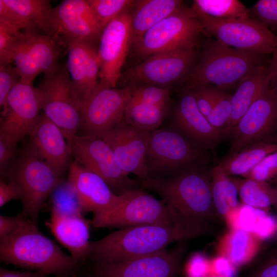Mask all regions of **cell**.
Listing matches in <instances>:
<instances>
[{"label":"cell","mask_w":277,"mask_h":277,"mask_svg":"<svg viewBox=\"0 0 277 277\" xmlns=\"http://www.w3.org/2000/svg\"><path fill=\"white\" fill-rule=\"evenodd\" d=\"M210 224L189 216L168 224L144 225L121 228L90 242L87 260L109 263L157 253L174 242L208 234Z\"/></svg>","instance_id":"cell-1"},{"label":"cell","mask_w":277,"mask_h":277,"mask_svg":"<svg viewBox=\"0 0 277 277\" xmlns=\"http://www.w3.org/2000/svg\"><path fill=\"white\" fill-rule=\"evenodd\" d=\"M0 260L56 277H75L84 263L63 251L39 230L37 223L23 216L16 230L0 240Z\"/></svg>","instance_id":"cell-2"},{"label":"cell","mask_w":277,"mask_h":277,"mask_svg":"<svg viewBox=\"0 0 277 277\" xmlns=\"http://www.w3.org/2000/svg\"><path fill=\"white\" fill-rule=\"evenodd\" d=\"M203 44L187 80V86L211 85L227 90L255 68L268 63L267 55L235 49L215 39Z\"/></svg>","instance_id":"cell-3"},{"label":"cell","mask_w":277,"mask_h":277,"mask_svg":"<svg viewBox=\"0 0 277 277\" xmlns=\"http://www.w3.org/2000/svg\"><path fill=\"white\" fill-rule=\"evenodd\" d=\"M140 181L141 188L157 193L168 204L189 216L209 224L219 217L212 201L210 171L203 165L166 179Z\"/></svg>","instance_id":"cell-4"},{"label":"cell","mask_w":277,"mask_h":277,"mask_svg":"<svg viewBox=\"0 0 277 277\" xmlns=\"http://www.w3.org/2000/svg\"><path fill=\"white\" fill-rule=\"evenodd\" d=\"M147 179H166L203 165L205 150L177 130L160 128L147 132Z\"/></svg>","instance_id":"cell-5"},{"label":"cell","mask_w":277,"mask_h":277,"mask_svg":"<svg viewBox=\"0 0 277 277\" xmlns=\"http://www.w3.org/2000/svg\"><path fill=\"white\" fill-rule=\"evenodd\" d=\"M6 173L19 192L22 215L37 223L47 199L61 183V176L38 157L30 144Z\"/></svg>","instance_id":"cell-6"},{"label":"cell","mask_w":277,"mask_h":277,"mask_svg":"<svg viewBox=\"0 0 277 277\" xmlns=\"http://www.w3.org/2000/svg\"><path fill=\"white\" fill-rule=\"evenodd\" d=\"M119 203L109 211L92 217L96 228L129 227L152 224H168L186 216L168 204L138 188L121 195Z\"/></svg>","instance_id":"cell-7"},{"label":"cell","mask_w":277,"mask_h":277,"mask_svg":"<svg viewBox=\"0 0 277 277\" xmlns=\"http://www.w3.org/2000/svg\"><path fill=\"white\" fill-rule=\"evenodd\" d=\"M203 27L191 8L183 5L172 14L151 27L132 45L137 56L196 48Z\"/></svg>","instance_id":"cell-8"},{"label":"cell","mask_w":277,"mask_h":277,"mask_svg":"<svg viewBox=\"0 0 277 277\" xmlns=\"http://www.w3.org/2000/svg\"><path fill=\"white\" fill-rule=\"evenodd\" d=\"M195 48L161 52L151 55L123 72L122 87L155 85L170 89L187 80L197 59Z\"/></svg>","instance_id":"cell-9"},{"label":"cell","mask_w":277,"mask_h":277,"mask_svg":"<svg viewBox=\"0 0 277 277\" xmlns=\"http://www.w3.org/2000/svg\"><path fill=\"white\" fill-rule=\"evenodd\" d=\"M44 114L62 131L66 138L76 134L81 118V102L67 69L58 65L46 74L38 87Z\"/></svg>","instance_id":"cell-10"},{"label":"cell","mask_w":277,"mask_h":277,"mask_svg":"<svg viewBox=\"0 0 277 277\" xmlns=\"http://www.w3.org/2000/svg\"><path fill=\"white\" fill-rule=\"evenodd\" d=\"M194 13L204 33L224 45L266 55L277 51V35L255 19H221Z\"/></svg>","instance_id":"cell-11"},{"label":"cell","mask_w":277,"mask_h":277,"mask_svg":"<svg viewBox=\"0 0 277 277\" xmlns=\"http://www.w3.org/2000/svg\"><path fill=\"white\" fill-rule=\"evenodd\" d=\"M67 141L74 160L101 176L116 194L140 188V180H132L123 172L103 138L76 134Z\"/></svg>","instance_id":"cell-12"},{"label":"cell","mask_w":277,"mask_h":277,"mask_svg":"<svg viewBox=\"0 0 277 277\" xmlns=\"http://www.w3.org/2000/svg\"><path fill=\"white\" fill-rule=\"evenodd\" d=\"M131 94L130 87L109 88L98 84L82 104L81 134L103 138L123 120Z\"/></svg>","instance_id":"cell-13"},{"label":"cell","mask_w":277,"mask_h":277,"mask_svg":"<svg viewBox=\"0 0 277 277\" xmlns=\"http://www.w3.org/2000/svg\"><path fill=\"white\" fill-rule=\"evenodd\" d=\"M131 10L120 15L103 29L97 47L99 85L115 88L132 45Z\"/></svg>","instance_id":"cell-14"},{"label":"cell","mask_w":277,"mask_h":277,"mask_svg":"<svg viewBox=\"0 0 277 277\" xmlns=\"http://www.w3.org/2000/svg\"><path fill=\"white\" fill-rule=\"evenodd\" d=\"M62 46L53 35L23 31L12 51V61L21 81L33 83L39 74L55 70Z\"/></svg>","instance_id":"cell-15"},{"label":"cell","mask_w":277,"mask_h":277,"mask_svg":"<svg viewBox=\"0 0 277 277\" xmlns=\"http://www.w3.org/2000/svg\"><path fill=\"white\" fill-rule=\"evenodd\" d=\"M52 35L63 46L80 41L98 43L103 30L87 0H65L52 9Z\"/></svg>","instance_id":"cell-16"},{"label":"cell","mask_w":277,"mask_h":277,"mask_svg":"<svg viewBox=\"0 0 277 277\" xmlns=\"http://www.w3.org/2000/svg\"><path fill=\"white\" fill-rule=\"evenodd\" d=\"M183 241L174 247L152 255L109 263H94L95 277H176L187 245Z\"/></svg>","instance_id":"cell-17"},{"label":"cell","mask_w":277,"mask_h":277,"mask_svg":"<svg viewBox=\"0 0 277 277\" xmlns=\"http://www.w3.org/2000/svg\"><path fill=\"white\" fill-rule=\"evenodd\" d=\"M276 130L277 96L271 86L251 105L239 121L227 156L237 153L250 144L272 141Z\"/></svg>","instance_id":"cell-18"},{"label":"cell","mask_w":277,"mask_h":277,"mask_svg":"<svg viewBox=\"0 0 277 277\" xmlns=\"http://www.w3.org/2000/svg\"><path fill=\"white\" fill-rule=\"evenodd\" d=\"M42 109L41 94L33 83L20 82L8 95L6 111L1 113L0 131L16 144L29 135Z\"/></svg>","instance_id":"cell-19"},{"label":"cell","mask_w":277,"mask_h":277,"mask_svg":"<svg viewBox=\"0 0 277 277\" xmlns=\"http://www.w3.org/2000/svg\"><path fill=\"white\" fill-rule=\"evenodd\" d=\"M67 183L76 195L83 213L92 212L93 216L109 211L121 200V195L114 193L101 176L75 160L69 164Z\"/></svg>","instance_id":"cell-20"},{"label":"cell","mask_w":277,"mask_h":277,"mask_svg":"<svg viewBox=\"0 0 277 277\" xmlns=\"http://www.w3.org/2000/svg\"><path fill=\"white\" fill-rule=\"evenodd\" d=\"M103 139L125 174H134L140 180L147 179V132L135 128L123 120Z\"/></svg>","instance_id":"cell-21"},{"label":"cell","mask_w":277,"mask_h":277,"mask_svg":"<svg viewBox=\"0 0 277 277\" xmlns=\"http://www.w3.org/2000/svg\"><path fill=\"white\" fill-rule=\"evenodd\" d=\"M170 127L177 130L204 150H214L222 137L200 110L191 88L186 87L173 112Z\"/></svg>","instance_id":"cell-22"},{"label":"cell","mask_w":277,"mask_h":277,"mask_svg":"<svg viewBox=\"0 0 277 277\" xmlns=\"http://www.w3.org/2000/svg\"><path fill=\"white\" fill-rule=\"evenodd\" d=\"M66 67L81 104L99 84L100 65L96 44L80 41L67 47Z\"/></svg>","instance_id":"cell-23"},{"label":"cell","mask_w":277,"mask_h":277,"mask_svg":"<svg viewBox=\"0 0 277 277\" xmlns=\"http://www.w3.org/2000/svg\"><path fill=\"white\" fill-rule=\"evenodd\" d=\"M29 136V144L38 157L62 176L70 153L67 139L61 129L42 113Z\"/></svg>","instance_id":"cell-24"},{"label":"cell","mask_w":277,"mask_h":277,"mask_svg":"<svg viewBox=\"0 0 277 277\" xmlns=\"http://www.w3.org/2000/svg\"><path fill=\"white\" fill-rule=\"evenodd\" d=\"M46 225L71 256L83 263L87 261L90 229L83 214L65 213L52 207Z\"/></svg>","instance_id":"cell-25"},{"label":"cell","mask_w":277,"mask_h":277,"mask_svg":"<svg viewBox=\"0 0 277 277\" xmlns=\"http://www.w3.org/2000/svg\"><path fill=\"white\" fill-rule=\"evenodd\" d=\"M273 73L270 62L251 71L238 83L232 95L231 117L222 131L223 136L233 135L240 118L262 95L271 86Z\"/></svg>","instance_id":"cell-26"},{"label":"cell","mask_w":277,"mask_h":277,"mask_svg":"<svg viewBox=\"0 0 277 277\" xmlns=\"http://www.w3.org/2000/svg\"><path fill=\"white\" fill-rule=\"evenodd\" d=\"M261 238L253 232L231 228L216 244L218 255L227 259L233 267L243 266L251 262L260 249Z\"/></svg>","instance_id":"cell-27"},{"label":"cell","mask_w":277,"mask_h":277,"mask_svg":"<svg viewBox=\"0 0 277 277\" xmlns=\"http://www.w3.org/2000/svg\"><path fill=\"white\" fill-rule=\"evenodd\" d=\"M183 5V1L181 0L135 1L130 12L132 44L149 29Z\"/></svg>","instance_id":"cell-28"},{"label":"cell","mask_w":277,"mask_h":277,"mask_svg":"<svg viewBox=\"0 0 277 277\" xmlns=\"http://www.w3.org/2000/svg\"><path fill=\"white\" fill-rule=\"evenodd\" d=\"M277 151V144L265 141L250 144L223 160L218 165L229 176H244L266 156Z\"/></svg>","instance_id":"cell-29"},{"label":"cell","mask_w":277,"mask_h":277,"mask_svg":"<svg viewBox=\"0 0 277 277\" xmlns=\"http://www.w3.org/2000/svg\"><path fill=\"white\" fill-rule=\"evenodd\" d=\"M213 205L219 217L226 219L240 205L236 186L231 176L226 175L219 166L210 171Z\"/></svg>","instance_id":"cell-30"},{"label":"cell","mask_w":277,"mask_h":277,"mask_svg":"<svg viewBox=\"0 0 277 277\" xmlns=\"http://www.w3.org/2000/svg\"><path fill=\"white\" fill-rule=\"evenodd\" d=\"M169 107L144 103L130 98L125 108L123 120L135 128L148 132L160 128L168 113Z\"/></svg>","instance_id":"cell-31"},{"label":"cell","mask_w":277,"mask_h":277,"mask_svg":"<svg viewBox=\"0 0 277 277\" xmlns=\"http://www.w3.org/2000/svg\"><path fill=\"white\" fill-rule=\"evenodd\" d=\"M231 178L236 186L239 196L244 205L262 210H267L273 205L275 189L268 182L247 178Z\"/></svg>","instance_id":"cell-32"},{"label":"cell","mask_w":277,"mask_h":277,"mask_svg":"<svg viewBox=\"0 0 277 277\" xmlns=\"http://www.w3.org/2000/svg\"><path fill=\"white\" fill-rule=\"evenodd\" d=\"M27 22L45 34L52 35L50 23L52 8L47 0H3Z\"/></svg>","instance_id":"cell-33"},{"label":"cell","mask_w":277,"mask_h":277,"mask_svg":"<svg viewBox=\"0 0 277 277\" xmlns=\"http://www.w3.org/2000/svg\"><path fill=\"white\" fill-rule=\"evenodd\" d=\"M191 8L194 12L216 18H251L250 9L238 0H194Z\"/></svg>","instance_id":"cell-34"},{"label":"cell","mask_w":277,"mask_h":277,"mask_svg":"<svg viewBox=\"0 0 277 277\" xmlns=\"http://www.w3.org/2000/svg\"><path fill=\"white\" fill-rule=\"evenodd\" d=\"M87 1L103 29L120 15L131 10L135 1L132 0Z\"/></svg>","instance_id":"cell-35"},{"label":"cell","mask_w":277,"mask_h":277,"mask_svg":"<svg viewBox=\"0 0 277 277\" xmlns=\"http://www.w3.org/2000/svg\"><path fill=\"white\" fill-rule=\"evenodd\" d=\"M232 95L216 87L213 108L207 116L210 124L221 132L226 127L232 112Z\"/></svg>","instance_id":"cell-36"},{"label":"cell","mask_w":277,"mask_h":277,"mask_svg":"<svg viewBox=\"0 0 277 277\" xmlns=\"http://www.w3.org/2000/svg\"><path fill=\"white\" fill-rule=\"evenodd\" d=\"M131 89V100L149 104L169 107L170 102L169 88L146 85L134 87Z\"/></svg>","instance_id":"cell-37"},{"label":"cell","mask_w":277,"mask_h":277,"mask_svg":"<svg viewBox=\"0 0 277 277\" xmlns=\"http://www.w3.org/2000/svg\"><path fill=\"white\" fill-rule=\"evenodd\" d=\"M52 193V207L65 213H83L76 195L67 182L64 185L61 182Z\"/></svg>","instance_id":"cell-38"},{"label":"cell","mask_w":277,"mask_h":277,"mask_svg":"<svg viewBox=\"0 0 277 277\" xmlns=\"http://www.w3.org/2000/svg\"><path fill=\"white\" fill-rule=\"evenodd\" d=\"M23 31L0 20V65L11 64L12 51L16 40Z\"/></svg>","instance_id":"cell-39"},{"label":"cell","mask_w":277,"mask_h":277,"mask_svg":"<svg viewBox=\"0 0 277 277\" xmlns=\"http://www.w3.org/2000/svg\"><path fill=\"white\" fill-rule=\"evenodd\" d=\"M251 17L277 30V0H259L250 9Z\"/></svg>","instance_id":"cell-40"},{"label":"cell","mask_w":277,"mask_h":277,"mask_svg":"<svg viewBox=\"0 0 277 277\" xmlns=\"http://www.w3.org/2000/svg\"><path fill=\"white\" fill-rule=\"evenodd\" d=\"M277 177V151L266 156L244 176L268 182Z\"/></svg>","instance_id":"cell-41"},{"label":"cell","mask_w":277,"mask_h":277,"mask_svg":"<svg viewBox=\"0 0 277 277\" xmlns=\"http://www.w3.org/2000/svg\"><path fill=\"white\" fill-rule=\"evenodd\" d=\"M21 77L11 64L0 65V107L1 113L7 108V100L11 90L20 82Z\"/></svg>","instance_id":"cell-42"},{"label":"cell","mask_w":277,"mask_h":277,"mask_svg":"<svg viewBox=\"0 0 277 277\" xmlns=\"http://www.w3.org/2000/svg\"><path fill=\"white\" fill-rule=\"evenodd\" d=\"M192 89L196 104L202 114L206 117L211 111L215 97L216 87L208 85L187 86Z\"/></svg>","instance_id":"cell-43"},{"label":"cell","mask_w":277,"mask_h":277,"mask_svg":"<svg viewBox=\"0 0 277 277\" xmlns=\"http://www.w3.org/2000/svg\"><path fill=\"white\" fill-rule=\"evenodd\" d=\"M211 272V261L201 253L192 255L184 268L186 277H206Z\"/></svg>","instance_id":"cell-44"},{"label":"cell","mask_w":277,"mask_h":277,"mask_svg":"<svg viewBox=\"0 0 277 277\" xmlns=\"http://www.w3.org/2000/svg\"><path fill=\"white\" fill-rule=\"evenodd\" d=\"M0 20L8 23L22 31L38 33L37 29L6 5L3 0H0Z\"/></svg>","instance_id":"cell-45"},{"label":"cell","mask_w":277,"mask_h":277,"mask_svg":"<svg viewBox=\"0 0 277 277\" xmlns=\"http://www.w3.org/2000/svg\"><path fill=\"white\" fill-rule=\"evenodd\" d=\"M16 144L4 132L0 131V171L1 174L6 172L7 167L13 158Z\"/></svg>","instance_id":"cell-46"},{"label":"cell","mask_w":277,"mask_h":277,"mask_svg":"<svg viewBox=\"0 0 277 277\" xmlns=\"http://www.w3.org/2000/svg\"><path fill=\"white\" fill-rule=\"evenodd\" d=\"M22 218L21 213L15 216L0 215V240L11 235L16 230Z\"/></svg>","instance_id":"cell-47"},{"label":"cell","mask_w":277,"mask_h":277,"mask_svg":"<svg viewBox=\"0 0 277 277\" xmlns=\"http://www.w3.org/2000/svg\"><path fill=\"white\" fill-rule=\"evenodd\" d=\"M248 277H277V254L263 263Z\"/></svg>","instance_id":"cell-48"},{"label":"cell","mask_w":277,"mask_h":277,"mask_svg":"<svg viewBox=\"0 0 277 277\" xmlns=\"http://www.w3.org/2000/svg\"><path fill=\"white\" fill-rule=\"evenodd\" d=\"M21 199L20 193L16 187L12 183L7 184L3 180L0 181V207H2L9 201Z\"/></svg>","instance_id":"cell-49"},{"label":"cell","mask_w":277,"mask_h":277,"mask_svg":"<svg viewBox=\"0 0 277 277\" xmlns=\"http://www.w3.org/2000/svg\"><path fill=\"white\" fill-rule=\"evenodd\" d=\"M49 275L39 271H18L0 269V277H48Z\"/></svg>","instance_id":"cell-50"},{"label":"cell","mask_w":277,"mask_h":277,"mask_svg":"<svg viewBox=\"0 0 277 277\" xmlns=\"http://www.w3.org/2000/svg\"><path fill=\"white\" fill-rule=\"evenodd\" d=\"M272 55L270 61V65L273 73L271 86L277 96V51Z\"/></svg>","instance_id":"cell-51"},{"label":"cell","mask_w":277,"mask_h":277,"mask_svg":"<svg viewBox=\"0 0 277 277\" xmlns=\"http://www.w3.org/2000/svg\"><path fill=\"white\" fill-rule=\"evenodd\" d=\"M275 195L274 202L273 206L274 207V209H275V210L277 215V185H276L275 187Z\"/></svg>","instance_id":"cell-52"},{"label":"cell","mask_w":277,"mask_h":277,"mask_svg":"<svg viewBox=\"0 0 277 277\" xmlns=\"http://www.w3.org/2000/svg\"><path fill=\"white\" fill-rule=\"evenodd\" d=\"M206 277H230L211 272Z\"/></svg>","instance_id":"cell-53"},{"label":"cell","mask_w":277,"mask_h":277,"mask_svg":"<svg viewBox=\"0 0 277 277\" xmlns=\"http://www.w3.org/2000/svg\"><path fill=\"white\" fill-rule=\"evenodd\" d=\"M272 141L277 144V130L273 135Z\"/></svg>","instance_id":"cell-54"},{"label":"cell","mask_w":277,"mask_h":277,"mask_svg":"<svg viewBox=\"0 0 277 277\" xmlns=\"http://www.w3.org/2000/svg\"><path fill=\"white\" fill-rule=\"evenodd\" d=\"M272 182L276 185H277V177L275 179H274L273 180H272Z\"/></svg>","instance_id":"cell-55"},{"label":"cell","mask_w":277,"mask_h":277,"mask_svg":"<svg viewBox=\"0 0 277 277\" xmlns=\"http://www.w3.org/2000/svg\"><path fill=\"white\" fill-rule=\"evenodd\" d=\"M76 277H78L77 275L76 276ZM90 277H95L93 275V276H90Z\"/></svg>","instance_id":"cell-56"},{"label":"cell","mask_w":277,"mask_h":277,"mask_svg":"<svg viewBox=\"0 0 277 277\" xmlns=\"http://www.w3.org/2000/svg\"><path fill=\"white\" fill-rule=\"evenodd\" d=\"M76 277V276H75Z\"/></svg>","instance_id":"cell-57"}]
</instances>
